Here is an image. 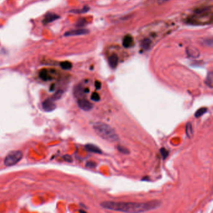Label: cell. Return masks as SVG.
Listing matches in <instances>:
<instances>
[{
  "label": "cell",
  "mask_w": 213,
  "mask_h": 213,
  "mask_svg": "<svg viewBox=\"0 0 213 213\" xmlns=\"http://www.w3.org/2000/svg\"><path fill=\"white\" fill-rule=\"evenodd\" d=\"M89 92H90L89 89L84 88L81 85H78L75 89L74 94L79 99V98H83V96H84V94L88 93Z\"/></svg>",
  "instance_id": "obj_6"
},
{
  "label": "cell",
  "mask_w": 213,
  "mask_h": 213,
  "mask_svg": "<svg viewBox=\"0 0 213 213\" xmlns=\"http://www.w3.org/2000/svg\"><path fill=\"white\" fill-rule=\"evenodd\" d=\"M208 111V109L206 108H201L199 109L196 113H195V117L196 118H199L204 114H205Z\"/></svg>",
  "instance_id": "obj_16"
},
{
  "label": "cell",
  "mask_w": 213,
  "mask_h": 213,
  "mask_svg": "<svg viewBox=\"0 0 213 213\" xmlns=\"http://www.w3.org/2000/svg\"><path fill=\"white\" fill-rule=\"evenodd\" d=\"M78 105L81 110L89 111L93 108V104L84 98H79L78 100Z\"/></svg>",
  "instance_id": "obj_4"
},
{
  "label": "cell",
  "mask_w": 213,
  "mask_h": 213,
  "mask_svg": "<svg viewBox=\"0 0 213 213\" xmlns=\"http://www.w3.org/2000/svg\"><path fill=\"white\" fill-rule=\"evenodd\" d=\"M100 96L98 93H93L92 94H91V100L95 101V102H98L100 101Z\"/></svg>",
  "instance_id": "obj_21"
},
{
  "label": "cell",
  "mask_w": 213,
  "mask_h": 213,
  "mask_svg": "<svg viewBox=\"0 0 213 213\" xmlns=\"http://www.w3.org/2000/svg\"><path fill=\"white\" fill-rule=\"evenodd\" d=\"M60 66L61 67V68L65 70H69L72 68L73 65L72 64V63L69 61H63L61 62L60 63Z\"/></svg>",
  "instance_id": "obj_15"
},
{
  "label": "cell",
  "mask_w": 213,
  "mask_h": 213,
  "mask_svg": "<svg viewBox=\"0 0 213 213\" xmlns=\"http://www.w3.org/2000/svg\"><path fill=\"white\" fill-rule=\"evenodd\" d=\"M186 135H187V136L189 138H191L193 136V129L191 122H188L186 124Z\"/></svg>",
  "instance_id": "obj_13"
},
{
  "label": "cell",
  "mask_w": 213,
  "mask_h": 213,
  "mask_svg": "<svg viewBox=\"0 0 213 213\" xmlns=\"http://www.w3.org/2000/svg\"><path fill=\"white\" fill-rule=\"evenodd\" d=\"M89 33V30L86 29H78L75 30H72L67 31L65 33V37H73L78 36V35H84Z\"/></svg>",
  "instance_id": "obj_7"
},
{
  "label": "cell",
  "mask_w": 213,
  "mask_h": 213,
  "mask_svg": "<svg viewBox=\"0 0 213 213\" xmlns=\"http://www.w3.org/2000/svg\"><path fill=\"white\" fill-rule=\"evenodd\" d=\"M59 18V15L53 13H48L45 15V16H44V18L43 20V23L44 24H47L52 21H56Z\"/></svg>",
  "instance_id": "obj_8"
},
{
  "label": "cell",
  "mask_w": 213,
  "mask_h": 213,
  "mask_svg": "<svg viewBox=\"0 0 213 213\" xmlns=\"http://www.w3.org/2000/svg\"><path fill=\"white\" fill-rule=\"evenodd\" d=\"M168 0H162V2H167Z\"/></svg>",
  "instance_id": "obj_27"
},
{
  "label": "cell",
  "mask_w": 213,
  "mask_h": 213,
  "mask_svg": "<svg viewBox=\"0 0 213 213\" xmlns=\"http://www.w3.org/2000/svg\"><path fill=\"white\" fill-rule=\"evenodd\" d=\"M160 151H161V154L162 155V157H163V159H165L166 158V157L168 156V152H167V151L164 149V148H161V150H160Z\"/></svg>",
  "instance_id": "obj_22"
},
{
  "label": "cell",
  "mask_w": 213,
  "mask_h": 213,
  "mask_svg": "<svg viewBox=\"0 0 213 213\" xmlns=\"http://www.w3.org/2000/svg\"><path fill=\"white\" fill-rule=\"evenodd\" d=\"M206 83L211 88L212 87V72H210L209 73H208V76L206 79Z\"/></svg>",
  "instance_id": "obj_17"
},
{
  "label": "cell",
  "mask_w": 213,
  "mask_h": 213,
  "mask_svg": "<svg viewBox=\"0 0 213 213\" xmlns=\"http://www.w3.org/2000/svg\"><path fill=\"white\" fill-rule=\"evenodd\" d=\"M93 127L96 135L106 141L116 142L119 140V136L117 132L107 124L100 122H96Z\"/></svg>",
  "instance_id": "obj_2"
},
{
  "label": "cell",
  "mask_w": 213,
  "mask_h": 213,
  "mask_svg": "<svg viewBox=\"0 0 213 213\" xmlns=\"http://www.w3.org/2000/svg\"><path fill=\"white\" fill-rule=\"evenodd\" d=\"M86 149L89 152L96 153V154H101L102 151L100 149V148L97 146L92 145V144H87L85 146Z\"/></svg>",
  "instance_id": "obj_11"
},
{
  "label": "cell",
  "mask_w": 213,
  "mask_h": 213,
  "mask_svg": "<svg viewBox=\"0 0 213 213\" xmlns=\"http://www.w3.org/2000/svg\"><path fill=\"white\" fill-rule=\"evenodd\" d=\"M89 10H90V8L87 6H85L81 9V10H74L70 11V12L75 13H84L87 12Z\"/></svg>",
  "instance_id": "obj_18"
},
{
  "label": "cell",
  "mask_w": 213,
  "mask_h": 213,
  "mask_svg": "<svg viewBox=\"0 0 213 213\" xmlns=\"http://www.w3.org/2000/svg\"><path fill=\"white\" fill-rule=\"evenodd\" d=\"M95 87H96L97 90H100V89L101 88V82L98 81H96L95 82Z\"/></svg>",
  "instance_id": "obj_26"
},
{
  "label": "cell",
  "mask_w": 213,
  "mask_h": 213,
  "mask_svg": "<svg viewBox=\"0 0 213 213\" xmlns=\"http://www.w3.org/2000/svg\"><path fill=\"white\" fill-rule=\"evenodd\" d=\"M118 150L122 154H129V150L125 148V147H123L121 145H118Z\"/></svg>",
  "instance_id": "obj_20"
},
{
  "label": "cell",
  "mask_w": 213,
  "mask_h": 213,
  "mask_svg": "<svg viewBox=\"0 0 213 213\" xmlns=\"http://www.w3.org/2000/svg\"><path fill=\"white\" fill-rule=\"evenodd\" d=\"M23 157V153L21 151H13L9 153L6 156L4 164L6 166H11L18 163Z\"/></svg>",
  "instance_id": "obj_3"
},
{
  "label": "cell",
  "mask_w": 213,
  "mask_h": 213,
  "mask_svg": "<svg viewBox=\"0 0 213 213\" xmlns=\"http://www.w3.org/2000/svg\"><path fill=\"white\" fill-rule=\"evenodd\" d=\"M133 38L129 34L126 35L122 40V45L125 48H129L133 45Z\"/></svg>",
  "instance_id": "obj_10"
},
{
  "label": "cell",
  "mask_w": 213,
  "mask_h": 213,
  "mask_svg": "<svg viewBox=\"0 0 213 213\" xmlns=\"http://www.w3.org/2000/svg\"><path fill=\"white\" fill-rule=\"evenodd\" d=\"M109 64L110 66L112 68H115L117 65H118V57L117 56L116 54H115V53H113V54L109 58Z\"/></svg>",
  "instance_id": "obj_12"
},
{
  "label": "cell",
  "mask_w": 213,
  "mask_h": 213,
  "mask_svg": "<svg viewBox=\"0 0 213 213\" xmlns=\"http://www.w3.org/2000/svg\"><path fill=\"white\" fill-rule=\"evenodd\" d=\"M86 166L89 168H94L96 166V164L93 162H87L86 164Z\"/></svg>",
  "instance_id": "obj_25"
},
{
  "label": "cell",
  "mask_w": 213,
  "mask_h": 213,
  "mask_svg": "<svg viewBox=\"0 0 213 213\" xmlns=\"http://www.w3.org/2000/svg\"><path fill=\"white\" fill-rule=\"evenodd\" d=\"M161 202L157 200H153L146 202H126L104 201L100 206L108 210L124 212H143L152 211L160 206Z\"/></svg>",
  "instance_id": "obj_1"
},
{
  "label": "cell",
  "mask_w": 213,
  "mask_h": 213,
  "mask_svg": "<svg viewBox=\"0 0 213 213\" xmlns=\"http://www.w3.org/2000/svg\"><path fill=\"white\" fill-rule=\"evenodd\" d=\"M85 22H86V21L84 19H81L78 21L76 25H77V26H78V27H79V26H83V25H84Z\"/></svg>",
  "instance_id": "obj_24"
},
{
  "label": "cell",
  "mask_w": 213,
  "mask_h": 213,
  "mask_svg": "<svg viewBox=\"0 0 213 213\" xmlns=\"http://www.w3.org/2000/svg\"><path fill=\"white\" fill-rule=\"evenodd\" d=\"M63 159L66 162L68 163H72L73 161V159L72 157V156H70L69 155H65L63 156Z\"/></svg>",
  "instance_id": "obj_23"
},
{
  "label": "cell",
  "mask_w": 213,
  "mask_h": 213,
  "mask_svg": "<svg viewBox=\"0 0 213 213\" xmlns=\"http://www.w3.org/2000/svg\"><path fill=\"white\" fill-rule=\"evenodd\" d=\"M42 107L45 111L51 112L56 109V104L51 99H47L43 102Z\"/></svg>",
  "instance_id": "obj_5"
},
{
  "label": "cell",
  "mask_w": 213,
  "mask_h": 213,
  "mask_svg": "<svg viewBox=\"0 0 213 213\" xmlns=\"http://www.w3.org/2000/svg\"><path fill=\"white\" fill-rule=\"evenodd\" d=\"M63 91H62V90H58L54 95L52 96L51 100H52V101L58 100H59V99L61 98L62 95H63Z\"/></svg>",
  "instance_id": "obj_19"
},
{
  "label": "cell",
  "mask_w": 213,
  "mask_h": 213,
  "mask_svg": "<svg viewBox=\"0 0 213 213\" xmlns=\"http://www.w3.org/2000/svg\"><path fill=\"white\" fill-rule=\"evenodd\" d=\"M40 77L44 81H48L52 79V73L51 70L43 69L40 72Z\"/></svg>",
  "instance_id": "obj_9"
},
{
  "label": "cell",
  "mask_w": 213,
  "mask_h": 213,
  "mask_svg": "<svg viewBox=\"0 0 213 213\" xmlns=\"http://www.w3.org/2000/svg\"><path fill=\"white\" fill-rule=\"evenodd\" d=\"M151 44V41L148 38H145L142 41L141 46L145 50H147L150 48Z\"/></svg>",
  "instance_id": "obj_14"
}]
</instances>
